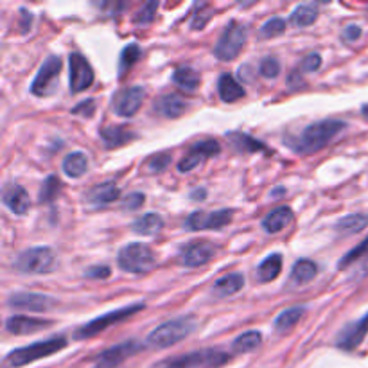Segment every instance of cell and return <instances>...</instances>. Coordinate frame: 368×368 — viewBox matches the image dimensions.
<instances>
[{"label":"cell","mask_w":368,"mask_h":368,"mask_svg":"<svg viewBox=\"0 0 368 368\" xmlns=\"http://www.w3.org/2000/svg\"><path fill=\"white\" fill-rule=\"evenodd\" d=\"M345 128H347V124L343 121H338V119L318 121L315 124H309L298 138L289 142V146L300 155H313L316 151L324 150L327 144H331Z\"/></svg>","instance_id":"obj_1"},{"label":"cell","mask_w":368,"mask_h":368,"mask_svg":"<svg viewBox=\"0 0 368 368\" xmlns=\"http://www.w3.org/2000/svg\"><path fill=\"white\" fill-rule=\"evenodd\" d=\"M67 347V340L63 336H56V338H49V340L37 341V343H31L27 347H20L11 350L6 356V367L9 368H18L25 367L29 363H34V361L41 360V357L53 356L56 352L63 350Z\"/></svg>","instance_id":"obj_2"},{"label":"cell","mask_w":368,"mask_h":368,"mask_svg":"<svg viewBox=\"0 0 368 368\" xmlns=\"http://www.w3.org/2000/svg\"><path fill=\"white\" fill-rule=\"evenodd\" d=\"M195 327L196 320L192 316H180L176 320H169L151 331V334L147 336V345L153 348H167L187 338L195 331Z\"/></svg>","instance_id":"obj_3"},{"label":"cell","mask_w":368,"mask_h":368,"mask_svg":"<svg viewBox=\"0 0 368 368\" xmlns=\"http://www.w3.org/2000/svg\"><path fill=\"white\" fill-rule=\"evenodd\" d=\"M119 268L133 275H144L157 268V255L142 243H130L119 250Z\"/></svg>","instance_id":"obj_4"},{"label":"cell","mask_w":368,"mask_h":368,"mask_svg":"<svg viewBox=\"0 0 368 368\" xmlns=\"http://www.w3.org/2000/svg\"><path fill=\"white\" fill-rule=\"evenodd\" d=\"M56 254L53 248L47 247H34L22 251L15 261V268L20 273H29V275H45L56 268Z\"/></svg>","instance_id":"obj_5"},{"label":"cell","mask_w":368,"mask_h":368,"mask_svg":"<svg viewBox=\"0 0 368 368\" xmlns=\"http://www.w3.org/2000/svg\"><path fill=\"white\" fill-rule=\"evenodd\" d=\"M146 308L144 303L138 302L135 303V305H126V308H121V309H115V311L112 313H106V315L103 316H98V318L90 320L88 324H85L83 327L77 329L76 332V338L77 340H85V338H92V336L99 334V332L106 331V329L110 327V325H115L119 324V322H122V320L130 318L131 315H135V313L142 311V309Z\"/></svg>","instance_id":"obj_6"},{"label":"cell","mask_w":368,"mask_h":368,"mask_svg":"<svg viewBox=\"0 0 368 368\" xmlns=\"http://www.w3.org/2000/svg\"><path fill=\"white\" fill-rule=\"evenodd\" d=\"M63 61L60 56H49L45 60L44 65L38 70L37 77L33 79L31 85V93L37 98H49L56 92L58 83H60V74Z\"/></svg>","instance_id":"obj_7"},{"label":"cell","mask_w":368,"mask_h":368,"mask_svg":"<svg viewBox=\"0 0 368 368\" xmlns=\"http://www.w3.org/2000/svg\"><path fill=\"white\" fill-rule=\"evenodd\" d=\"M244 41H247V31L243 25L239 22H230L216 44V58H219L221 61H232L243 51Z\"/></svg>","instance_id":"obj_8"},{"label":"cell","mask_w":368,"mask_h":368,"mask_svg":"<svg viewBox=\"0 0 368 368\" xmlns=\"http://www.w3.org/2000/svg\"><path fill=\"white\" fill-rule=\"evenodd\" d=\"M228 361V354L221 350H198L189 352L183 356H176L167 360L162 364V368H198L203 364H211V367H221L223 363Z\"/></svg>","instance_id":"obj_9"},{"label":"cell","mask_w":368,"mask_h":368,"mask_svg":"<svg viewBox=\"0 0 368 368\" xmlns=\"http://www.w3.org/2000/svg\"><path fill=\"white\" fill-rule=\"evenodd\" d=\"M144 98H146V90L142 88V86H124V88L114 93L112 108L121 117H133L140 110Z\"/></svg>","instance_id":"obj_10"},{"label":"cell","mask_w":368,"mask_h":368,"mask_svg":"<svg viewBox=\"0 0 368 368\" xmlns=\"http://www.w3.org/2000/svg\"><path fill=\"white\" fill-rule=\"evenodd\" d=\"M232 214L234 212L230 209H223V211H214V212H192V214L187 218L185 228L192 232L198 230H219V228H225L228 223L232 221Z\"/></svg>","instance_id":"obj_11"},{"label":"cell","mask_w":368,"mask_h":368,"mask_svg":"<svg viewBox=\"0 0 368 368\" xmlns=\"http://www.w3.org/2000/svg\"><path fill=\"white\" fill-rule=\"evenodd\" d=\"M9 305L15 309H24V311L33 313H49L58 308V300L54 296L41 295V293H15L9 296Z\"/></svg>","instance_id":"obj_12"},{"label":"cell","mask_w":368,"mask_h":368,"mask_svg":"<svg viewBox=\"0 0 368 368\" xmlns=\"http://www.w3.org/2000/svg\"><path fill=\"white\" fill-rule=\"evenodd\" d=\"M69 67H70V92L79 93L83 90L90 88L93 83V70L86 58L79 53H72L69 56Z\"/></svg>","instance_id":"obj_13"},{"label":"cell","mask_w":368,"mask_h":368,"mask_svg":"<svg viewBox=\"0 0 368 368\" xmlns=\"http://www.w3.org/2000/svg\"><path fill=\"white\" fill-rule=\"evenodd\" d=\"M142 347H144V345H140L135 340L115 345V347L101 352V354L98 356V361H96V364H93L92 368H119L126 360H128V357L138 354V352L142 350Z\"/></svg>","instance_id":"obj_14"},{"label":"cell","mask_w":368,"mask_h":368,"mask_svg":"<svg viewBox=\"0 0 368 368\" xmlns=\"http://www.w3.org/2000/svg\"><path fill=\"white\" fill-rule=\"evenodd\" d=\"M182 263L187 268H199L216 255V247L211 241H192L182 248Z\"/></svg>","instance_id":"obj_15"},{"label":"cell","mask_w":368,"mask_h":368,"mask_svg":"<svg viewBox=\"0 0 368 368\" xmlns=\"http://www.w3.org/2000/svg\"><path fill=\"white\" fill-rule=\"evenodd\" d=\"M221 151V146H219L218 140H202L196 142L195 146L190 147L189 153L182 158V162L178 164V171L180 173H189V171L195 169L202 160L209 157H214Z\"/></svg>","instance_id":"obj_16"},{"label":"cell","mask_w":368,"mask_h":368,"mask_svg":"<svg viewBox=\"0 0 368 368\" xmlns=\"http://www.w3.org/2000/svg\"><path fill=\"white\" fill-rule=\"evenodd\" d=\"M367 334H368V313L363 316V318L348 324L347 327L340 332L338 340H336V345H338L340 348H343V350H354V348H357L361 343H363Z\"/></svg>","instance_id":"obj_17"},{"label":"cell","mask_w":368,"mask_h":368,"mask_svg":"<svg viewBox=\"0 0 368 368\" xmlns=\"http://www.w3.org/2000/svg\"><path fill=\"white\" fill-rule=\"evenodd\" d=\"M53 322L51 320L44 318H33V316H24V315H15L9 316L8 322H6V329H8L11 334H34L38 331H44V329L51 327Z\"/></svg>","instance_id":"obj_18"},{"label":"cell","mask_w":368,"mask_h":368,"mask_svg":"<svg viewBox=\"0 0 368 368\" xmlns=\"http://www.w3.org/2000/svg\"><path fill=\"white\" fill-rule=\"evenodd\" d=\"M2 199H4V205L8 206L9 211L17 216H24L29 211V206H31L27 190L24 187L17 185V183H8L4 187Z\"/></svg>","instance_id":"obj_19"},{"label":"cell","mask_w":368,"mask_h":368,"mask_svg":"<svg viewBox=\"0 0 368 368\" xmlns=\"http://www.w3.org/2000/svg\"><path fill=\"white\" fill-rule=\"evenodd\" d=\"M99 135H101V138L105 140V146L108 147V150L126 146L128 142L137 138V133H133L131 128H128V126H108V128L99 130Z\"/></svg>","instance_id":"obj_20"},{"label":"cell","mask_w":368,"mask_h":368,"mask_svg":"<svg viewBox=\"0 0 368 368\" xmlns=\"http://www.w3.org/2000/svg\"><path fill=\"white\" fill-rule=\"evenodd\" d=\"M187 103L183 101L176 93H166L162 98H158L155 103V112L167 119H178L185 114Z\"/></svg>","instance_id":"obj_21"},{"label":"cell","mask_w":368,"mask_h":368,"mask_svg":"<svg viewBox=\"0 0 368 368\" xmlns=\"http://www.w3.org/2000/svg\"><path fill=\"white\" fill-rule=\"evenodd\" d=\"M293 221V211L289 206H279L275 211H271L266 218L263 219V228L268 234H279L284 228L289 227Z\"/></svg>","instance_id":"obj_22"},{"label":"cell","mask_w":368,"mask_h":368,"mask_svg":"<svg viewBox=\"0 0 368 368\" xmlns=\"http://www.w3.org/2000/svg\"><path fill=\"white\" fill-rule=\"evenodd\" d=\"M119 196H121L119 187L115 185L114 182H106V183H101V185H96L93 189H90V192L86 195V202H88L90 205H96V206L110 205V203H114Z\"/></svg>","instance_id":"obj_23"},{"label":"cell","mask_w":368,"mask_h":368,"mask_svg":"<svg viewBox=\"0 0 368 368\" xmlns=\"http://www.w3.org/2000/svg\"><path fill=\"white\" fill-rule=\"evenodd\" d=\"M280 271H282V255L271 254L259 264L255 277H257L261 284H268L273 282L280 275Z\"/></svg>","instance_id":"obj_24"},{"label":"cell","mask_w":368,"mask_h":368,"mask_svg":"<svg viewBox=\"0 0 368 368\" xmlns=\"http://www.w3.org/2000/svg\"><path fill=\"white\" fill-rule=\"evenodd\" d=\"M218 92L221 101L235 103L237 99L244 98V88L235 81L230 74H221L218 81Z\"/></svg>","instance_id":"obj_25"},{"label":"cell","mask_w":368,"mask_h":368,"mask_svg":"<svg viewBox=\"0 0 368 368\" xmlns=\"http://www.w3.org/2000/svg\"><path fill=\"white\" fill-rule=\"evenodd\" d=\"M162 227H164L162 216L150 212V214H144L138 219H135L133 225H131V230L138 235H155L162 230Z\"/></svg>","instance_id":"obj_26"},{"label":"cell","mask_w":368,"mask_h":368,"mask_svg":"<svg viewBox=\"0 0 368 368\" xmlns=\"http://www.w3.org/2000/svg\"><path fill=\"white\" fill-rule=\"evenodd\" d=\"M86 171H88V157L81 151H74L63 160V173L70 178H81Z\"/></svg>","instance_id":"obj_27"},{"label":"cell","mask_w":368,"mask_h":368,"mask_svg":"<svg viewBox=\"0 0 368 368\" xmlns=\"http://www.w3.org/2000/svg\"><path fill=\"white\" fill-rule=\"evenodd\" d=\"M244 287V277L241 273H230V275L223 277L214 284V293L218 296H232L239 293Z\"/></svg>","instance_id":"obj_28"},{"label":"cell","mask_w":368,"mask_h":368,"mask_svg":"<svg viewBox=\"0 0 368 368\" xmlns=\"http://www.w3.org/2000/svg\"><path fill=\"white\" fill-rule=\"evenodd\" d=\"M173 81L180 86V88L187 90V92H196L202 83V77L190 67H178L173 74Z\"/></svg>","instance_id":"obj_29"},{"label":"cell","mask_w":368,"mask_h":368,"mask_svg":"<svg viewBox=\"0 0 368 368\" xmlns=\"http://www.w3.org/2000/svg\"><path fill=\"white\" fill-rule=\"evenodd\" d=\"M368 227V214H350L341 218L340 221L336 223V230L340 234L352 235L357 232L364 230Z\"/></svg>","instance_id":"obj_30"},{"label":"cell","mask_w":368,"mask_h":368,"mask_svg":"<svg viewBox=\"0 0 368 368\" xmlns=\"http://www.w3.org/2000/svg\"><path fill=\"white\" fill-rule=\"evenodd\" d=\"M318 273V266L316 263H313L311 259H300L298 263L293 266L291 271V279L293 282L298 284V286H303V284H309Z\"/></svg>","instance_id":"obj_31"},{"label":"cell","mask_w":368,"mask_h":368,"mask_svg":"<svg viewBox=\"0 0 368 368\" xmlns=\"http://www.w3.org/2000/svg\"><path fill=\"white\" fill-rule=\"evenodd\" d=\"M261 341H263V334L259 331H248L235 338L234 343H232V350L235 354H248V352H254L255 348L259 347Z\"/></svg>","instance_id":"obj_32"},{"label":"cell","mask_w":368,"mask_h":368,"mask_svg":"<svg viewBox=\"0 0 368 368\" xmlns=\"http://www.w3.org/2000/svg\"><path fill=\"white\" fill-rule=\"evenodd\" d=\"M303 313H305V309L300 308V305H296V308H289V309H286V311H282L279 316H277V320H275V331L277 332L291 331V329L295 327V325L300 322V318H302Z\"/></svg>","instance_id":"obj_33"},{"label":"cell","mask_w":368,"mask_h":368,"mask_svg":"<svg viewBox=\"0 0 368 368\" xmlns=\"http://www.w3.org/2000/svg\"><path fill=\"white\" fill-rule=\"evenodd\" d=\"M318 18V9L311 4L298 6L295 11L291 13V24L296 27H309L313 25Z\"/></svg>","instance_id":"obj_34"},{"label":"cell","mask_w":368,"mask_h":368,"mask_svg":"<svg viewBox=\"0 0 368 368\" xmlns=\"http://www.w3.org/2000/svg\"><path fill=\"white\" fill-rule=\"evenodd\" d=\"M228 138L232 140L235 147L239 151H247V153H255V151H266L263 142H259L257 138L250 137L247 133H228Z\"/></svg>","instance_id":"obj_35"},{"label":"cell","mask_w":368,"mask_h":368,"mask_svg":"<svg viewBox=\"0 0 368 368\" xmlns=\"http://www.w3.org/2000/svg\"><path fill=\"white\" fill-rule=\"evenodd\" d=\"M140 56H142V51L137 44L128 45V47L122 51L121 60H119V77H124L126 72H128V70H130L138 60H140Z\"/></svg>","instance_id":"obj_36"},{"label":"cell","mask_w":368,"mask_h":368,"mask_svg":"<svg viewBox=\"0 0 368 368\" xmlns=\"http://www.w3.org/2000/svg\"><path fill=\"white\" fill-rule=\"evenodd\" d=\"M61 190V182L56 176H47L40 189V203H51L56 199V196L60 195Z\"/></svg>","instance_id":"obj_37"},{"label":"cell","mask_w":368,"mask_h":368,"mask_svg":"<svg viewBox=\"0 0 368 368\" xmlns=\"http://www.w3.org/2000/svg\"><path fill=\"white\" fill-rule=\"evenodd\" d=\"M367 254H368V237L364 239V241H361V243L357 244L356 248H354V250H350L347 255H343V257H341V261H340V264H338V268H340V270H343V268L350 266L352 263L360 261L361 257H364Z\"/></svg>","instance_id":"obj_38"},{"label":"cell","mask_w":368,"mask_h":368,"mask_svg":"<svg viewBox=\"0 0 368 368\" xmlns=\"http://www.w3.org/2000/svg\"><path fill=\"white\" fill-rule=\"evenodd\" d=\"M286 33V22L282 18H271L261 27V38H275Z\"/></svg>","instance_id":"obj_39"},{"label":"cell","mask_w":368,"mask_h":368,"mask_svg":"<svg viewBox=\"0 0 368 368\" xmlns=\"http://www.w3.org/2000/svg\"><path fill=\"white\" fill-rule=\"evenodd\" d=\"M261 76L266 77V79H275L280 72V61L273 56H268L261 61L259 65Z\"/></svg>","instance_id":"obj_40"},{"label":"cell","mask_w":368,"mask_h":368,"mask_svg":"<svg viewBox=\"0 0 368 368\" xmlns=\"http://www.w3.org/2000/svg\"><path fill=\"white\" fill-rule=\"evenodd\" d=\"M158 9V2L157 0H153V2H147V4H144V8L138 11V15L135 17V24L138 25H147L153 22L155 18V11Z\"/></svg>","instance_id":"obj_41"},{"label":"cell","mask_w":368,"mask_h":368,"mask_svg":"<svg viewBox=\"0 0 368 368\" xmlns=\"http://www.w3.org/2000/svg\"><path fill=\"white\" fill-rule=\"evenodd\" d=\"M171 162V155L169 153H160L155 155V157L150 158V162L146 164V169L151 171V173H162Z\"/></svg>","instance_id":"obj_42"},{"label":"cell","mask_w":368,"mask_h":368,"mask_svg":"<svg viewBox=\"0 0 368 368\" xmlns=\"http://www.w3.org/2000/svg\"><path fill=\"white\" fill-rule=\"evenodd\" d=\"M212 9L209 8V6H202V9H199L198 13L195 15V18H192V22H190V29H195V31H199V29L205 27L206 24H209V20L212 18Z\"/></svg>","instance_id":"obj_43"},{"label":"cell","mask_w":368,"mask_h":368,"mask_svg":"<svg viewBox=\"0 0 368 368\" xmlns=\"http://www.w3.org/2000/svg\"><path fill=\"white\" fill-rule=\"evenodd\" d=\"M144 202H146V196L142 195V192H131L122 202V209L124 211H138L144 205Z\"/></svg>","instance_id":"obj_44"},{"label":"cell","mask_w":368,"mask_h":368,"mask_svg":"<svg viewBox=\"0 0 368 368\" xmlns=\"http://www.w3.org/2000/svg\"><path fill=\"white\" fill-rule=\"evenodd\" d=\"M320 65H322V56L318 53H313L303 60L302 70L303 72H315L320 69Z\"/></svg>","instance_id":"obj_45"},{"label":"cell","mask_w":368,"mask_h":368,"mask_svg":"<svg viewBox=\"0 0 368 368\" xmlns=\"http://www.w3.org/2000/svg\"><path fill=\"white\" fill-rule=\"evenodd\" d=\"M110 275H112V270L108 266H93L85 271V277L88 279H108Z\"/></svg>","instance_id":"obj_46"},{"label":"cell","mask_w":368,"mask_h":368,"mask_svg":"<svg viewBox=\"0 0 368 368\" xmlns=\"http://www.w3.org/2000/svg\"><path fill=\"white\" fill-rule=\"evenodd\" d=\"M93 112H96V101L93 99H86L81 105H77L76 108H72V114H81L85 117H92Z\"/></svg>","instance_id":"obj_47"},{"label":"cell","mask_w":368,"mask_h":368,"mask_svg":"<svg viewBox=\"0 0 368 368\" xmlns=\"http://www.w3.org/2000/svg\"><path fill=\"white\" fill-rule=\"evenodd\" d=\"M360 37H361V27H360V25L350 24V25H347V27H345L343 40L356 41V40H360Z\"/></svg>","instance_id":"obj_48"},{"label":"cell","mask_w":368,"mask_h":368,"mask_svg":"<svg viewBox=\"0 0 368 368\" xmlns=\"http://www.w3.org/2000/svg\"><path fill=\"white\" fill-rule=\"evenodd\" d=\"M33 22V13H27L25 9H22V33H27Z\"/></svg>","instance_id":"obj_49"},{"label":"cell","mask_w":368,"mask_h":368,"mask_svg":"<svg viewBox=\"0 0 368 368\" xmlns=\"http://www.w3.org/2000/svg\"><path fill=\"white\" fill-rule=\"evenodd\" d=\"M192 199H202V198H205L206 196V192H205V189H198V190H195V192H192Z\"/></svg>","instance_id":"obj_50"},{"label":"cell","mask_w":368,"mask_h":368,"mask_svg":"<svg viewBox=\"0 0 368 368\" xmlns=\"http://www.w3.org/2000/svg\"><path fill=\"white\" fill-rule=\"evenodd\" d=\"M363 115H364V117H368V105L363 106Z\"/></svg>","instance_id":"obj_51"},{"label":"cell","mask_w":368,"mask_h":368,"mask_svg":"<svg viewBox=\"0 0 368 368\" xmlns=\"http://www.w3.org/2000/svg\"><path fill=\"white\" fill-rule=\"evenodd\" d=\"M364 271H368V261H367V268H364Z\"/></svg>","instance_id":"obj_52"}]
</instances>
